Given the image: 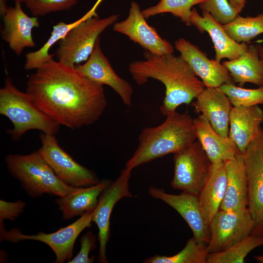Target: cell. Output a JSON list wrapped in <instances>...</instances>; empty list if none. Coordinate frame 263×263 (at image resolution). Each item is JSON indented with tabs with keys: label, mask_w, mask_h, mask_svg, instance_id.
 Masks as SVG:
<instances>
[{
	"label": "cell",
	"mask_w": 263,
	"mask_h": 263,
	"mask_svg": "<svg viewBox=\"0 0 263 263\" xmlns=\"http://www.w3.org/2000/svg\"><path fill=\"white\" fill-rule=\"evenodd\" d=\"M26 92L42 112L73 130L95 123L107 106L103 86L53 57L29 76Z\"/></svg>",
	"instance_id": "1"
},
{
	"label": "cell",
	"mask_w": 263,
	"mask_h": 263,
	"mask_svg": "<svg viewBox=\"0 0 263 263\" xmlns=\"http://www.w3.org/2000/svg\"><path fill=\"white\" fill-rule=\"evenodd\" d=\"M144 56V60L130 63L129 71L138 85H144L149 79L157 80L164 85L165 96L160 108L164 116L175 112L182 104H190L205 89L181 56H159L146 51Z\"/></svg>",
	"instance_id": "2"
},
{
	"label": "cell",
	"mask_w": 263,
	"mask_h": 263,
	"mask_svg": "<svg viewBox=\"0 0 263 263\" xmlns=\"http://www.w3.org/2000/svg\"><path fill=\"white\" fill-rule=\"evenodd\" d=\"M193 120L189 114L175 111L167 115L159 125L144 128L139 135L138 146L125 167L132 170L192 144L197 139Z\"/></svg>",
	"instance_id": "3"
},
{
	"label": "cell",
	"mask_w": 263,
	"mask_h": 263,
	"mask_svg": "<svg viewBox=\"0 0 263 263\" xmlns=\"http://www.w3.org/2000/svg\"><path fill=\"white\" fill-rule=\"evenodd\" d=\"M0 113L12 122L8 131L13 140H18L29 130L55 135L60 125L42 112L29 94L19 90L12 80L7 77L0 89Z\"/></svg>",
	"instance_id": "4"
},
{
	"label": "cell",
	"mask_w": 263,
	"mask_h": 263,
	"mask_svg": "<svg viewBox=\"0 0 263 263\" xmlns=\"http://www.w3.org/2000/svg\"><path fill=\"white\" fill-rule=\"evenodd\" d=\"M5 160L9 172L32 197L44 194L62 197L76 188L63 182L38 150L26 155L9 154Z\"/></svg>",
	"instance_id": "5"
},
{
	"label": "cell",
	"mask_w": 263,
	"mask_h": 263,
	"mask_svg": "<svg viewBox=\"0 0 263 263\" xmlns=\"http://www.w3.org/2000/svg\"><path fill=\"white\" fill-rule=\"evenodd\" d=\"M118 19V15L100 18L96 13L88 17L59 41L55 52L57 60L72 67L87 60L99 35Z\"/></svg>",
	"instance_id": "6"
},
{
	"label": "cell",
	"mask_w": 263,
	"mask_h": 263,
	"mask_svg": "<svg viewBox=\"0 0 263 263\" xmlns=\"http://www.w3.org/2000/svg\"><path fill=\"white\" fill-rule=\"evenodd\" d=\"M38 149L42 158L65 184L74 187H87L100 181L95 172L81 165L59 145L55 135L41 132Z\"/></svg>",
	"instance_id": "7"
},
{
	"label": "cell",
	"mask_w": 263,
	"mask_h": 263,
	"mask_svg": "<svg viewBox=\"0 0 263 263\" xmlns=\"http://www.w3.org/2000/svg\"><path fill=\"white\" fill-rule=\"evenodd\" d=\"M94 210L86 212L73 223L51 233L39 232L37 234L29 235L22 233L16 228L9 231L5 230L0 233V242L4 240L14 243L24 240L40 241L47 244L54 251L56 257L55 263L69 262L72 258L74 244L77 237L84 229L91 225Z\"/></svg>",
	"instance_id": "8"
},
{
	"label": "cell",
	"mask_w": 263,
	"mask_h": 263,
	"mask_svg": "<svg viewBox=\"0 0 263 263\" xmlns=\"http://www.w3.org/2000/svg\"><path fill=\"white\" fill-rule=\"evenodd\" d=\"M171 187L198 196L211 163L198 140L174 154Z\"/></svg>",
	"instance_id": "9"
},
{
	"label": "cell",
	"mask_w": 263,
	"mask_h": 263,
	"mask_svg": "<svg viewBox=\"0 0 263 263\" xmlns=\"http://www.w3.org/2000/svg\"><path fill=\"white\" fill-rule=\"evenodd\" d=\"M254 222L248 209H219L209 225L210 241L207 253L224 250L251 234Z\"/></svg>",
	"instance_id": "10"
},
{
	"label": "cell",
	"mask_w": 263,
	"mask_h": 263,
	"mask_svg": "<svg viewBox=\"0 0 263 263\" xmlns=\"http://www.w3.org/2000/svg\"><path fill=\"white\" fill-rule=\"evenodd\" d=\"M132 169L125 167L118 178L100 195L96 207L92 217L98 229L99 252L100 263H107L106 247L110 236V219L115 204L124 197H132L129 189V181Z\"/></svg>",
	"instance_id": "11"
},
{
	"label": "cell",
	"mask_w": 263,
	"mask_h": 263,
	"mask_svg": "<svg viewBox=\"0 0 263 263\" xmlns=\"http://www.w3.org/2000/svg\"><path fill=\"white\" fill-rule=\"evenodd\" d=\"M142 14L139 5L132 1L127 18L113 24V30L128 36L146 51L156 55L173 54L174 48L168 40L162 38L155 28L149 25Z\"/></svg>",
	"instance_id": "12"
},
{
	"label": "cell",
	"mask_w": 263,
	"mask_h": 263,
	"mask_svg": "<svg viewBox=\"0 0 263 263\" xmlns=\"http://www.w3.org/2000/svg\"><path fill=\"white\" fill-rule=\"evenodd\" d=\"M75 68L94 83L112 88L119 95L125 106L131 107L133 93L132 87L113 69L102 51L100 38H97L92 53L85 63L77 64Z\"/></svg>",
	"instance_id": "13"
},
{
	"label": "cell",
	"mask_w": 263,
	"mask_h": 263,
	"mask_svg": "<svg viewBox=\"0 0 263 263\" xmlns=\"http://www.w3.org/2000/svg\"><path fill=\"white\" fill-rule=\"evenodd\" d=\"M149 193L153 198L161 200L174 208L187 223L197 241L207 245L209 244V228L205 222L198 196L184 191L179 194H170L155 187H150Z\"/></svg>",
	"instance_id": "14"
},
{
	"label": "cell",
	"mask_w": 263,
	"mask_h": 263,
	"mask_svg": "<svg viewBox=\"0 0 263 263\" xmlns=\"http://www.w3.org/2000/svg\"><path fill=\"white\" fill-rule=\"evenodd\" d=\"M175 48L189 65L206 88H216L225 83H234L228 70L220 62L209 59L198 47L184 38L174 42Z\"/></svg>",
	"instance_id": "15"
},
{
	"label": "cell",
	"mask_w": 263,
	"mask_h": 263,
	"mask_svg": "<svg viewBox=\"0 0 263 263\" xmlns=\"http://www.w3.org/2000/svg\"><path fill=\"white\" fill-rule=\"evenodd\" d=\"M242 155L247 174V208L254 222L251 234L263 237V160L253 141Z\"/></svg>",
	"instance_id": "16"
},
{
	"label": "cell",
	"mask_w": 263,
	"mask_h": 263,
	"mask_svg": "<svg viewBox=\"0 0 263 263\" xmlns=\"http://www.w3.org/2000/svg\"><path fill=\"white\" fill-rule=\"evenodd\" d=\"M21 4L17 2L14 7H8L2 16L4 27L1 32V38L18 56L25 48L36 46L32 30L39 26L38 18L28 16Z\"/></svg>",
	"instance_id": "17"
},
{
	"label": "cell",
	"mask_w": 263,
	"mask_h": 263,
	"mask_svg": "<svg viewBox=\"0 0 263 263\" xmlns=\"http://www.w3.org/2000/svg\"><path fill=\"white\" fill-rule=\"evenodd\" d=\"M202 12L201 16L195 8H192L190 20L192 25L200 33L207 32L210 36L214 45L215 60L219 62L224 58L233 60L246 51L248 45L245 43L235 41L226 33L221 23L209 13Z\"/></svg>",
	"instance_id": "18"
},
{
	"label": "cell",
	"mask_w": 263,
	"mask_h": 263,
	"mask_svg": "<svg viewBox=\"0 0 263 263\" xmlns=\"http://www.w3.org/2000/svg\"><path fill=\"white\" fill-rule=\"evenodd\" d=\"M191 103L197 113H201L220 134L228 136L230 114L233 106L223 92L213 88L205 89Z\"/></svg>",
	"instance_id": "19"
},
{
	"label": "cell",
	"mask_w": 263,
	"mask_h": 263,
	"mask_svg": "<svg viewBox=\"0 0 263 263\" xmlns=\"http://www.w3.org/2000/svg\"><path fill=\"white\" fill-rule=\"evenodd\" d=\"M193 122L197 139L212 164L232 160L242 154L229 137L217 132L203 115L200 114Z\"/></svg>",
	"instance_id": "20"
},
{
	"label": "cell",
	"mask_w": 263,
	"mask_h": 263,
	"mask_svg": "<svg viewBox=\"0 0 263 263\" xmlns=\"http://www.w3.org/2000/svg\"><path fill=\"white\" fill-rule=\"evenodd\" d=\"M263 122V110L258 105L233 107L230 114L228 136L241 153L258 134Z\"/></svg>",
	"instance_id": "21"
},
{
	"label": "cell",
	"mask_w": 263,
	"mask_h": 263,
	"mask_svg": "<svg viewBox=\"0 0 263 263\" xmlns=\"http://www.w3.org/2000/svg\"><path fill=\"white\" fill-rule=\"evenodd\" d=\"M226 173L225 195L220 209L240 210L247 207L248 179L242 154L225 161Z\"/></svg>",
	"instance_id": "22"
},
{
	"label": "cell",
	"mask_w": 263,
	"mask_h": 263,
	"mask_svg": "<svg viewBox=\"0 0 263 263\" xmlns=\"http://www.w3.org/2000/svg\"><path fill=\"white\" fill-rule=\"evenodd\" d=\"M226 180L225 161L211 164L198 195L201 211L208 226L220 209L225 193Z\"/></svg>",
	"instance_id": "23"
},
{
	"label": "cell",
	"mask_w": 263,
	"mask_h": 263,
	"mask_svg": "<svg viewBox=\"0 0 263 263\" xmlns=\"http://www.w3.org/2000/svg\"><path fill=\"white\" fill-rule=\"evenodd\" d=\"M111 183L110 180H104L91 186L76 187L72 192L59 197L56 201L62 212L63 219L70 220L95 210L100 195Z\"/></svg>",
	"instance_id": "24"
},
{
	"label": "cell",
	"mask_w": 263,
	"mask_h": 263,
	"mask_svg": "<svg viewBox=\"0 0 263 263\" xmlns=\"http://www.w3.org/2000/svg\"><path fill=\"white\" fill-rule=\"evenodd\" d=\"M234 83L240 86L246 82L259 87L263 86V63L256 45H248L246 51L238 58L224 61Z\"/></svg>",
	"instance_id": "25"
},
{
	"label": "cell",
	"mask_w": 263,
	"mask_h": 263,
	"mask_svg": "<svg viewBox=\"0 0 263 263\" xmlns=\"http://www.w3.org/2000/svg\"><path fill=\"white\" fill-rule=\"evenodd\" d=\"M96 13L94 9L87 13L74 22L66 23L60 21L53 26L51 36L44 44L38 50L28 52L25 55L24 69L26 70H36L44 62L53 57L54 54L49 53L51 47L57 41L62 39L73 27L89 16Z\"/></svg>",
	"instance_id": "26"
},
{
	"label": "cell",
	"mask_w": 263,
	"mask_h": 263,
	"mask_svg": "<svg viewBox=\"0 0 263 263\" xmlns=\"http://www.w3.org/2000/svg\"><path fill=\"white\" fill-rule=\"evenodd\" d=\"M263 245V237L250 234L224 250L208 253L207 263H244L252 250Z\"/></svg>",
	"instance_id": "27"
},
{
	"label": "cell",
	"mask_w": 263,
	"mask_h": 263,
	"mask_svg": "<svg viewBox=\"0 0 263 263\" xmlns=\"http://www.w3.org/2000/svg\"><path fill=\"white\" fill-rule=\"evenodd\" d=\"M223 27L235 41L247 42L263 33V13L255 17H243L239 15Z\"/></svg>",
	"instance_id": "28"
},
{
	"label": "cell",
	"mask_w": 263,
	"mask_h": 263,
	"mask_svg": "<svg viewBox=\"0 0 263 263\" xmlns=\"http://www.w3.org/2000/svg\"><path fill=\"white\" fill-rule=\"evenodd\" d=\"M207 245L197 241L193 237L187 242L180 252L171 256L158 255L149 257L145 263H207Z\"/></svg>",
	"instance_id": "29"
},
{
	"label": "cell",
	"mask_w": 263,
	"mask_h": 263,
	"mask_svg": "<svg viewBox=\"0 0 263 263\" xmlns=\"http://www.w3.org/2000/svg\"><path fill=\"white\" fill-rule=\"evenodd\" d=\"M205 0H160L156 5L142 10L147 19L158 14L169 13L188 26L192 25L190 20L192 7Z\"/></svg>",
	"instance_id": "30"
},
{
	"label": "cell",
	"mask_w": 263,
	"mask_h": 263,
	"mask_svg": "<svg viewBox=\"0 0 263 263\" xmlns=\"http://www.w3.org/2000/svg\"><path fill=\"white\" fill-rule=\"evenodd\" d=\"M216 89L228 97L233 107L263 105V86L251 89L237 87L234 83H225Z\"/></svg>",
	"instance_id": "31"
},
{
	"label": "cell",
	"mask_w": 263,
	"mask_h": 263,
	"mask_svg": "<svg viewBox=\"0 0 263 263\" xmlns=\"http://www.w3.org/2000/svg\"><path fill=\"white\" fill-rule=\"evenodd\" d=\"M199 5L202 11L209 13L222 25L232 20L240 13L228 0H205Z\"/></svg>",
	"instance_id": "32"
},
{
	"label": "cell",
	"mask_w": 263,
	"mask_h": 263,
	"mask_svg": "<svg viewBox=\"0 0 263 263\" xmlns=\"http://www.w3.org/2000/svg\"><path fill=\"white\" fill-rule=\"evenodd\" d=\"M78 0H28L26 5L34 17L70 9Z\"/></svg>",
	"instance_id": "33"
},
{
	"label": "cell",
	"mask_w": 263,
	"mask_h": 263,
	"mask_svg": "<svg viewBox=\"0 0 263 263\" xmlns=\"http://www.w3.org/2000/svg\"><path fill=\"white\" fill-rule=\"evenodd\" d=\"M80 249L73 259L69 263H94L95 257H89L90 252L95 247V237L91 231H87L80 239Z\"/></svg>",
	"instance_id": "34"
},
{
	"label": "cell",
	"mask_w": 263,
	"mask_h": 263,
	"mask_svg": "<svg viewBox=\"0 0 263 263\" xmlns=\"http://www.w3.org/2000/svg\"><path fill=\"white\" fill-rule=\"evenodd\" d=\"M25 203L21 201L14 202L0 200V233L5 230L4 220H15L23 212Z\"/></svg>",
	"instance_id": "35"
},
{
	"label": "cell",
	"mask_w": 263,
	"mask_h": 263,
	"mask_svg": "<svg viewBox=\"0 0 263 263\" xmlns=\"http://www.w3.org/2000/svg\"><path fill=\"white\" fill-rule=\"evenodd\" d=\"M252 141L258 149L263 160V129L261 127L258 134Z\"/></svg>",
	"instance_id": "36"
},
{
	"label": "cell",
	"mask_w": 263,
	"mask_h": 263,
	"mask_svg": "<svg viewBox=\"0 0 263 263\" xmlns=\"http://www.w3.org/2000/svg\"><path fill=\"white\" fill-rule=\"evenodd\" d=\"M230 3L241 12L244 8L246 0H228Z\"/></svg>",
	"instance_id": "37"
},
{
	"label": "cell",
	"mask_w": 263,
	"mask_h": 263,
	"mask_svg": "<svg viewBox=\"0 0 263 263\" xmlns=\"http://www.w3.org/2000/svg\"><path fill=\"white\" fill-rule=\"evenodd\" d=\"M0 14L3 16L8 7L6 5V0H0Z\"/></svg>",
	"instance_id": "38"
},
{
	"label": "cell",
	"mask_w": 263,
	"mask_h": 263,
	"mask_svg": "<svg viewBox=\"0 0 263 263\" xmlns=\"http://www.w3.org/2000/svg\"><path fill=\"white\" fill-rule=\"evenodd\" d=\"M256 46L260 59L263 63V47L260 45H257Z\"/></svg>",
	"instance_id": "39"
},
{
	"label": "cell",
	"mask_w": 263,
	"mask_h": 263,
	"mask_svg": "<svg viewBox=\"0 0 263 263\" xmlns=\"http://www.w3.org/2000/svg\"><path fill=\"white\" fill-rule=\"evenodd\" d=\"M254 258L259 263H263V255H256Z\"/></svg>",
	"instance_id": "40"
},
{
	"label": "cell",
	"mask_w": 263,
	"mask_h": 263,
	"mask_svg": "<svg viewBox=\"0 0 263 263\" xmlns=\"http://www.w3.org/2000/svg\"><path fill=\"white\" fill-rule=\"evenodd\" d=\"M15 2V3H26L28 0H12Z\"/></svg>",
	"instance_id": "41"
}]
</instances>
